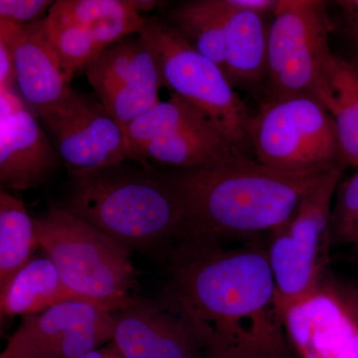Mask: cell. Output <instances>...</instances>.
Returning a JSON list of instances; mask_svg holds the SVG:
<instances>
[{"mask_svg": "<svg viewBox=\"0 0 358 358\" xmlns=\"http://www.w3.org/2000/svg\"><path fill=\"white\" fill-rule=\"evenodd\" d=\"M166 259V291L224 348L252 346L289 358L267 246L180 243Z\"/></svg>", "mask_w": 358, "mask_h": 358, "instance_id": "6da1fadb", "label": "cell"}, {"mask_svg": "<svg viewBox=\"0 0 358 358\" xmlns=\"http://www.w3.org/2000/svg\"><path fill=\"white\" fill-rule=\"evenodd\" d=\"M327 173H284L243 159L169 173L185 209L181 243L261 241L294 217Z\"/></svg>", "mask_w": 358, "mask_h": 358, "instance_id": "7a4b0ae2", "label": "cell"}, {"mask_svg": "<svg viewBox=\"0 0 358 358\" xmlns=\"http://www.w3.org/2000/svg\"><path fill=\"white\" fill-rule=\"evenodd\" d=\"M124 164L72 174L64 208L131 251L166 256L185 235L178 189L169 174Z\"/></svg>", "mask_w": 358, "mask_h": 358, "instance_id": "3957f363", "label": "cell"}, {"mask_svg": "<svg viewBox=\"0 0 358 358\" xmlns=\"http://www.w3.org/2000/svg\"><path fill=\"white\" fill-rule=\"evenodd\" d=\"M38 247L68 288L115 313L136 303L129 294L140 275L131 250L67 209L34 218Z\"/></svg>", "mask_w": 358, "mask_h": 358, "instance_id": "277c9868", "label": "cell"}, {"mask_svg": "<svg viewBox=\"0 0 358 358\" xmlns=\"http://www.w3.org/2000/svg\"><path fill=\"white\" fill-rule=\"evenodd\" d=\"M138 34L154 53L162 87L206 113L242 152L255 159L254 115L223 71L189 46L164 18H148Z\"/></svg>", "mask_w": 358, "mask_h": 358, "instance_id": "5b68a950", "label": "cell"}, {"mask_svg": "<svg viewBox=\"0 0 358 358\" xmlns=\"http://www.w3.org/2000/svg\"><path fill=\"white\" fill-rule=\"evenodd\" d=\"M251 140L257 162L281 173H320L345 166L333 115L312 96L267 99L253 115Z\"/></svg>", "mask_w": 358, "mask_h": 358, "instance_id": "8992f818", "label": "cell"}, {"mask_svg": "<svg viewBox=\"0 0 358 358\" xmlns=\"http://www.w3.org/2000/svg\"><path fill=\"white\" fill-rule=\"evenodd\" d=\"M126 136L136 162L147 169L148 162L192 171L250 159L206 113L176 94L134 120Z\"/></svg>", "mask_w": 358, "mask_h": 358, "instance_id": "52a82bcc", "label": "cell"}, {"mask_svg": "<svg viewBox=\"0 0 358 358\" xmlns=\"http://www.w3.org/2000/svg\"><path fill=\"white\" fill-rule=\"evenodd\" d=\"M343 171L345 166L329 171L301 202L294 217L270 236L268 259L282 320L289 310L324 286V268L331 247V208Z\"/></svg>", "mask_w": 358, "mask_h": 358, "instance_id": "ba28073f", "label": "cell"}, {"mask_svg": "<svg viewBox=\"0 0 358 358\" xmlns=\"http://www.w3.org/2000/svg\"><path fill=\"white\" fill-rule=\"evenodd\" d=\"M268 30L267 99L312 96L324 88L333 56L326 2L279 0Z\"/></svg>", "mask_w": 358, "mask_h": 358, "instance_id": "9c48e42d", "label": "cell"}, {"mask_svg": "<svg viewBox=\"0 0 358 358\" xmlns=\"http://www.w3.org/2000/svg\"><path fill=\"white\" fill-rule=\"evenodd\" d=\"M112 343L126 358H213L225 350L169 292L114 313Z\"/></svg>", "mask_w": 358, "mask_h": 358, "instance_id": "30bf717a", "label": "cell"}, {"mask_svg": "<svg viewBox=\"0 0 358 358\" xmlns=\"http://www.w3.org/2000/svg\"><path fill=\"white\" fill-rule=\"evenodd\" d=\"M38 121L70 176L136 162L126 134L98 98L72 89Z\"/></svg>", "mask_w": 358, "mask_h": 358, "instance_id": "8fae6325", "label": "cell"}, {"mask_svg": "<svg viewBox=\"0 0 358 358\" xmlns=\"http://www.w3.org/2000/svg\"><path fill=\"white\" fill-rule=\"evenodd\" d=\"M85 73L96 98L124 134L134 120L160 102L159 66L140 34L110 45Z\"/></svg>", "mask_w": 358, "mask_h": 358, "instance_id": "7c38bea8", "label": "cell"}, {"mask_svg": "<svg viewBox=\"0 0 358 358\" xmlns=\"http://www.w3.org/2000/svg\"><path fill=\"white\" fill-rule=\"evenodd\" d=\"M114 327V313L108 308L90 301H65L23 317L7 345L40 358H82L110 343Z\"/></svg>", "mask_w": 358, "mask_h": 358, "instance_id": "4fadbf2b", "label": "cell"}, {"mask_svg": "<svg viewBox=\"0 0 358 358\" xmlns=\"http://www.w3.org/2000/svg\"><path fill=\"white\" fill-rule=\"evenodd\" d=\"M60 157L16 88H0V183L24 192L46 185Z\"/></svg>", "mask_w": 358, "mask_h": 358, "instance_id": "5bb4252c", "label": "cell"}, {"mask_svg": "<svg viewBox=\"0 0 358 358\" xmlns=\"http://www.w3.org/2000/svg\"><path fill=\"white\" fill-rule=\"evenodd\" d=\"M0 40L13 52L16 89L35 117H43L60 105L72 88L49 40L44 20L22 25L0 20Z\"/></svg>", "mask_w": 358, "mask_h": 358, "instance_id": "9a60e30c", "label": "cell"}, {"mask_svg": "<svg viewBox=\"0 0 358 358\" xmlns=\"http://www.w3.org/2000/svg\"><path fill=\"white\" fill-rule=\"evenodd\" d=\"M284 324L301 358H358V319L331 284L285 313Z\"/></svg>", "mask_w": 358, "mask_h": 358, "instance_id": "2e32d148", "label": "cell"}, {"mask_svg": "<svg viewBox=\"0 0 358 358\" xmlns=\"http://www.w3.org/2000/svg\"><path fill=\"white\" fill-rule=\"evenodd\" d=\"M225 25V74L233 88H267L270 25L266 15L233 8L219 0Z\"/></svg>", "mask_w": 358, "mask_h": 358, "instance_id": "e0dca14e", "label": "cell"}, {"mask_svg": "<svg viewBox=\"0 0 358 358\" xmlns=\"http://www.w3.org/2000/svg\"><path fill=\"white\" fill-rule=\"evenodd\" d=\"M70 301L96 303L68 288L48 257L32 258L0 288L1 320L38 315Z\"/></svg>", "mask_w": 358, "mask_h": 358, "instance_id": "ac0fdd59", "label": "cell"}, {"mask_svg": "<svg viewBox=\"0 0 358 358\" xmlns=\"http://www.w3.org/2000/svg\"><path fill=\"white\" fill-rule=\"evenodd\" d=\"M317 101L333 115L343 164L358 166V66L333 54Z\"/></svg>", "mask_w": 358, "mask_h": 358, "instance_id": "d6986e66", "label": "cell"}, {"mask_svg": "<svg viewBox=\"0 0 358 358\" xmlns=\"http://www.w3.org/2000/svg\"><path fill=\"white\" fill-rule=\"evenodd\" d=\"M51 9L81 28L103 50L138 34L148 20L131 0H59Z\"/></svg>", "mask_w": 358, "mask_h": 358, "instance_id": "ffe728a7", "label": "cell"}, {"mask_svg": "<svg viewBox=\"0 0 358 358\" xmlns=\"http://www.w3.org/2000/svg\"><path fill=\"white\" fill-rule=\"evenodd\" d=\"M164 20L189 46L225 74V25L219 0L179 2L166 11Z\"/></svg>", "mask_w": 358, "mask_h": 358, "instance_id": "44dd1931", "label": "cell"}, {"mask_svg": "<svg viewBox=\"0 0 358 358\" xmlns=\"http://www.w3.org/2000/svg\"><path fill=\"white\" fill-rule=\"evenodd\" d=\"M38 248L34 218L17 197L0 190V288L32 259Z\"/></svg>", "mask_w": 358, "mask_h": 358, "instance_id": "7402d4cb", "label": "cell"}, {"mask_svg": "<svg viewBox=\"0 0 358 358\" xmlns=\"http://www.w3.org/2000/svg\"><path fill=\"white\" fill-rule=\"evenodd\" d=\"M45 28L68 83L80 73L86 72L103 51L91 37L74 23L53 9L44 20Z\"/></svg>", "mask_w": 358, "mask_h": 358, "instance_id": "603a6c76", "label": "cell"}, {"mask_svg": "<svg viewBox=\"0 0 358 358\" xmlns=\"http://www.w3.org/2000/svg\"><path fill=\"white\" fill-rule=\"evenodd\" d=\"M331 245H346L358 249V171L336 187L331 221Z\"/></svg>", "mask_w": 358, "mask_h": 358, "instance_id": "cb8c5ba5", "label": "cell"}, {"mask_svg": "<svg viewBox=\"0 0 358 358\" xmlns=\"http://www.w3.org/2000/svg\"><path fill=\"white\" fill-rule=\"evenodd\" d=\"M54 1L48 0H1L0 20L28 25L44 20Z\"/></svg>", "mask_w": 358, "mask_h": 358, "instance_id": "d4e9b609", "label": "cell"}, {"mask_svg": "<svg viewBox=\"0 0 358 358\" xmlns=\"http://www.w3.org/2000/svg\"><path fill=\"white\" fill-rule=\"evenodd\" d=\"M0 88H16L13 54L3 40H0Z\"/></svg>", "mask_w": 358, "mask_h": 358, "instance_id": "484cf974", "label": "cell"}, {"mask_svg": "<svg viewBox=\"0 0 358 358\" xmlns=\"http://www.w3.org/2000/svg\"><path fill=\"white\" fill-rule=\"evenodd\" d=\"M213 358H275L268 353L252 346H231L221 350Z\"/></svg>", "mask_w": 358, "mask_h": 358, "instance_id": "4316f807", "label": "cell"}, {"mask_svg": "<svg viewBox=\"0 0 358 358\" xmlns=\"http://www.w3.org/2000/svg\"><path fill=\"white\" fill-rule=\"evenodd\" d=\"M343 34L352 51V62L358 66V18L345 17Z\"/></svg>", "mask_w": 358, "mask_h": 358, "instance_id": "83f0119b", "label": "cell"}, {"mask_svg": "<svg viewBox=\"0 0 358 358\" xmlns=\"http://www.w3.org/2000/svg\"><path fill=\"white\" fill-rule=\"evenodd\" d=\"M131 4L138 13H150L157 7L164 6L166 2L155 0H131Z\"/></svg>", "mask_w": 358, "mask_h": 358, "instance_id": "f1b7e54d", "label": "cell"}, {"mask_svg": "<svg viewBox=\"0 0 358 358\" xmlns=\"http://www.w3.org/2000/svg\"><path fill=\"white\" fill-rule=\"evenodd\" d=\"M0 358H40L27 350H21V348H14V346L6 345V350L0 355Z\"/></svg>", "mask_w": 358, "mask_h": 358, "instance_id": "f546056e", "label": "cell"}, {"mask_svg": "<svg viewBox=\"0 0 358 358\" xmlns=\"http://www.w3.org/2000/svg\"><path fill=\"white\" fill-rule=\"evenodd\" d=\"M343 301L358 319V294L352 289H343L341 292Z\"/></svg>", "mask_w": 358, "mask_h": 358, "instance_id": "4dcf8cb0", "label": "cell"}, {"mask_svg": "<svg viewBox=\"0 0 358 358\" xmlns=\"http://www.w3.org/2000/svg\"><path fill=\"white\" fill-rule=\"evenodd\" d=\"M338 6L341 7L345 17L358 18V0L338 1Z\"/></svg>", "mask_w": 358, "mask_h": 358, "instance_id": "1f68e13d", "label": "cell"}, {"mask_svg": "<svg viewBox=\"0 0 358 358\" xmlns=\"http://www.w3.org/2000/svg\"><path fill=\"white\" fill-rule=\"evenodd\" d=\"M110 343H108V345L94 350V352L88 353V355H85V357L82 358H110Z\"/></svg>", "mask_w": 358, "mask_h": 358, "instance_id": "d6a6232c", "label": "cell"}, {"mask_svg": "<svg viewBox=\"0 0 358 358\" xmlns=\"http://www.w3.org/2000/svg\"><path fill=\"white\" fill-rule=\"evenodd\" d=\"M110 358H126L121 352H119V350H117V348H115V345L112 343V341L110 343Z\"/></svg>", "mask_w": 358, "mask_h": 358, "instance_id": "836d02e7", "label": "cell"}]
</instances>
